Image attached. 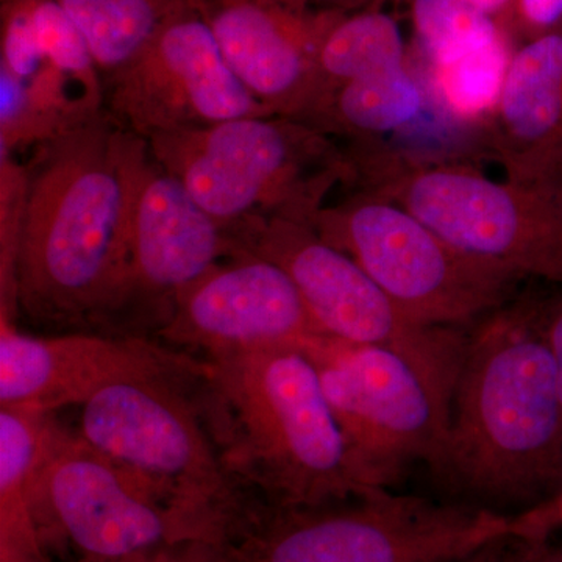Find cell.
<instances>
[{"label": "cell", "mask_w": 562, "mask_h": 562, "mask_svg": "<svg viewBox=\"0 0 562 562\" xmlns=\"http://www.w3.org/2000/svg\"><path fill=\"white\" fill-rule=\"evenodd\" d=\"M149 143L105 110L2 165V317L117 335Z\"/></svg>", "instance_id": "obj_1"}, {"label": "cell", "mask_w": 562, "mask_h": 562, "mask_svg": "<svg viewBox=\"0 0 562 562\" xmlns=\"http://www.w3.org/2000/svg\"><path fill=\"white\" fill-rule=\"evenodd\" d=\"M428 469L454 502L506 516L562 490V402L531 294L469 328Z\"/></svg>", "instance_id": "obj_2"}, {"label": "cell", "mask_w": 562, "mask_h": 562, "mask_svg": "<svg viewBox=\"0 0 562 562\" xmlns=\"http://www.w3.org/2000/svg\"><path fill=\"white\" fill-rule=\"evenodd\" d=\"M202 409L244 490L266 505L310 508L364 490L351 471L319 371L302 346L203 360Z\"/></svg>", "instance_id": "obj_3"}, {"label": "cell", "mask_w": 562, "mask_h": 562, "mask_svg": "<svg viewBox=\"0 0 562 562\" xmlns=\"http://www.w3.org/2000/svg\"><path fill=\"white\" fill-rule=\"evenodd\" d=\"M201 376L120 380L79 405L88 446L154 491L195 538L236 546L257 498L238 482L188 384Z\"/></svg>", "instance_id": "obj_4"}, {"label": "cell", "mask_w": 562, "mask_h": 562, "mask_svg": "<svg viewBox=\"0 0 562 562\" xmlns=\"http://www.w3.org/2000/svg\"><path fill=\"white\" fill-rule=\"evenodd\" d=\"M151 158L239 243L271 221L312 225L353 168L330 133L294 117L249 116L147 140Z\"/></svg>", "instance_id": "obj_5"}, {"label": "cell", "mask_w": 562, "mask_h": 562, "mask_svg": "<svg viewBox=\"0 0 562 562\" xmlns=\"http://www.w3.org/2000/svg\"><path fill=\"white\" fill-rule=\"evenodd\" d=\"M350 188L408 210L454 249L547 286H562L561 181L494 180L465 162L350 147Z\"/></svg>", "instance_id": "obj_6"}, {"label": "cell", "mask_w": 562, "mask_h": 562, "mask_svg": "<svg viewBox=\"0 0 562 562\" xmlns=\"http://www.w3.org/2000/svg\"><path fill=\"white\" fill-rule=\"evenodd\" d=\"M302 347L319 371L351 471L364 490H392L414 464L435 461L464 346L420 355L321 336Z\"/></svg>", "instance_id": "obj_7"}, {"label": "cell", "mask_w": 562, "mask_h": 562, "mask_svg": "<svg viewBox=\"0 0 562 562\" xmlns=\"http://www.w3.org/2000/svg\"><path fill=\"white\" fill-rule=\"evenodd\" d=\"M512 516L392 490L279 508L258 502L239 538L251 562H454L509 538Z\"/></svg>", "instance_id": "obj_8"}, {"label": "cell", "mask_w": 562, "mask_h": 562, "mask_svg": "<svg viewBox=\"0 0 562 562\" xmlns=\"http://www.w3.org/2000/svg\"><path fill=\"white\" fill-rule=\"evenodd\" d=\"M312 227L350 255L414 324L469 330L519 297V277L454 249L397 203L351 188Z\"/></svg>", "instance_id": "obj_9"}, {"label": "cell", "mask_w": 562, "mask_h": 562, "mask_svg": "<svg viewBox=\"0 0 562 562\" xmlns=\"http://www.w3.org/2000/svg\"><path fill=\"white\" fill-rule=\"evenodd\" d=\"M31 508L44 547L60 539L76 554L74 562L114 561L199 541L154 491L55 417L33 475Z\"/></svg>", "instance_id": "obj_10"}, {"label": "cell", "mask_w": 562, "mask_h": 562, "mask_svg": "<svg viewBox=\"0 0 562 562\" xmlns=\"http://www.w3.org/2000/svg\"><path fill=\"white\" fill-rule=\"evenodd\" d=\"M105 110L90 46L55 0H0V154L35 147Z\"/></svg>", "instance_id": "obj_11"}, {"label": "cell", "mask_w": 562, "mask_h": 562, "mask_svg": "<svg viewBox=\"0 0 562 562\" xmlns=\"http://www.w3.org/2000/svg\"><path fill=\"white\" fill-rule=\"evenodd\" d=\"M105 111L146 140L272 114L233 74L190 0L128 65L105 80Z\"/></svg>", "instance_id": "obj_12"}, {"label": "cell", "mask_w": 562, "mask_h": 562, "mask_svg": "<svg viewBox=\"0 0 562 562\" xmlns=\"http://www.w3.org/2000/svg\"><path fill=\"white\" fill-rule=\"evenodd\" d=\"M239 244L243 251L268 258L290 276L327 338L420 355L464 346L468 330L414 324L350 255L321 238L312 225L266 222L244 233Z\"/></svg>", "instance_id": "obj_13"}, {"label": "cell", "mask_w": 562, "mask_h": 562, "mask_svg": "<svg viewBox=\"0 0 562 562\" xmlns=\"http://www.w3.org/2000/svg\"><path fill=\"white\" fill-rule=\"evenodd\" d=\"M241 251L232 233L151 158L133 221L131 266L117 335L158 331L181 295Z\"/></svg>", "instance_id": "obj_14"}, {"label": "cell", "mask_w": 562, "mask_h": 562, "mask_svg": "<svg viewBox=\"0 0 562 562\" xmlns=\"http://www.w3.org/2000/svg\"><path fill=\"white\" fill-rule=\"evenodd\" d=\"M205 361L140 336H36L0 317V406L55 413L79 406L106 384L144 376H201Z\"/></svg>", "instance_id": "obj_15"}, {"label": "cell", "mask_w": 562, "mask_h": 562, "mask_svg": "<svg viewBox=\"0 0 562 562\" xmlns=\"http://www.w3.org/2000/svg\"><path fill=\"white\" fill-rule=\"evenodd\" d=\"M157 336L210 360L265 347L305 346L325 335L290 276L268 258L241 251L184 292Z\"/></svg>", "instance_id": "obj_16"}, {"label": "cell", "mask_w": 562, "mask_h": 562, "mask_svg": "<svg viewBox=\"0 0 562 562\" xmlns=\"http://www.w3.org/2000/svg\"><path fill=\"white\" fill-rule=\"evenodd\" d=\"M233 74L261 105L305 121L322 94L319 52L330 27L314 31L279 0H190Z\"/></svg>", "instance_id": "obj_17"}, {"label": "cell", "mask_w": 562, "mask_h": 562, "mask_svg": "<svg viewBox=\"0 0 562 562\" xmlns=\"http://www.w3.org/2000/svg\"><path fill=\"white\" fill-rule=\"evenodd\" d=\"M484 127L506 179L560 181L562 33H546L513 55L501 99Z\"/></svg>", "instance_id": "obj_18"}, {"label": "cell", "mask_w": 562, "mask_h": 562, "mask_svg": "<svg viewBox=\"0 0 562 562\" xmlns=\"http://www.w3.org/2000/svg\"><path fill=\"white\" fill-rule=\"evenodd\" d=\"M425 103L424 88L405 65L333 88L305 122L360 146L405 131L419 120Z\"/></svg>", "instance_id": "obj_19"}, {"label": "cell", "mask_w": 562, "mask_h": 562, "mask_svg": "<svg viewBox=\"0 0 562 562\" xmlns=\"http://www.w3.org/2000/svg\"><path fill=\"white\" fill-rule=\"evenodd\" d=\"M87 40L103 80L139 54L188 0H55Z\"/></svg>", "instance_id": "obj_20"}, {"label": "cell", "mask_w": 562, "mask_h": 562, "mask_svg": "<svg viewBox=\"0 0 562 562\" xmlns=\"http://www.w3.org/2000/svg\"><path fill=\"white\" fill-rule=\"evenodd\" d=\"M398 66H405V43L387 14H358L333 24L319 52V102L339 85Z\"/></svg>", "instance_id": "obj_21"}, {"label": "cell", "mask_w": 562, "mask_h": 562, "mask_svg": "<svg viewBox=\"0 0 562 562\" xmlns=\"http://www.w3.org/2000/svg\"><path fill=\"white\" fill-rule=\"evenodd\" d=\"M509 61L505 44L497 38L432 66V92L443 113L458 122L486 124L501 99Z\"/></svg>", "instance_id": "obj_22"}, {"label": "cell", "mask_w": 562, "mask_h": 562, "mask_svg": "<svg viewBox=\"0 0 562 562\" xmlns=\"http://www.w3.org/2000/svg\"><path fill=\"white\" fill-rule=\"evenodd\" d=\"M413 16L432 66L501 38L490 14L469 0H414Z\"/></svg>", "instance_id": "obj_23"}, {"label": "cell", "mask_w": 562, "mask_h": 562, "mask_svg": "<svg viewBox=\"0 0 562 562\" xmlns=\"http://www.w3.org/2000/svg\"><path fill=\"white\" fill-rule=\"evenodd\" d=\"M0 562H55L36 530L24 482L0 483Z\"/></svg>", "instance_id": "obj_24"}, {"label": "cell", "mask_w": 562, "mask_h": 562, "mask_svg": "<svg viewBox=\"0 0 562 562\" xmlns=\"http://www.w3.org/2000/svg\"><path fill=\"white\" fill-rule=\"evenodd\" d=\"M106 562H251L236 546L190 541L154 547Z\"/></svg>", "instance_id": "obj_25"}, {"label": "cell", "mask_w": 562, "mask_h": 562, "mask_svg": "<svg viewBox=\"0 0 562 562\" xmlns=\"http://www.w3.org/2000/svg\"><path fill=\"white\" fill-rule=\"evenodd\" d=\"M562 535V490L549 501L516 514L509 522V538L516 541H543Z\"/></svg>", "instance_id": "obj_26"}, {"label": "cell", "mask_w": 562, "mask_h": 562, "mask_svg": "<svg viewBox=\"0 0 562 562\" xmlns=\"http://www.w3.org/2000/svg\"><path fill=\"white\" fill-rule=\"evenodd\" d=\"M531 297L539 327L552 355L562 402V286H549V291L531 294Z\"/></svg>", "instance_id": "obj_27"}, {"label": "cell", "mask_w": 562, "mask_h": 562, "mask_svg": "<svg viewBox=\"0 0 562 562\" xmlns=\"http://www.w3.org/2000/svg\"><path fill=\"white\" fill-rule=\"evenodd\" d=\"M514 562H562V535L543 541H514Z\"/></svg>", "instance_id": "obj_28"}, {"label": "cell", "mask_w": 562, "mask_h": 562, "mask_svg": "<svg viewBox=\"0 0 562 562\" xmlns=\"http://www.w3.org/2000/svg\"><path fill=\"white\" fill-rule=\"evenodd\" d=\"M522 11L535 27H553L562 20V0H522Z\"/></svg>", "instance_id": "obj_29"}, {"label": "cell", "mask_w": 562, "mask_h": 562, "mask_svg": "<svg viewBox=\"0 0 562 562\" xmlns=\"http://www.w3.org/2000/svg\"><path fill=\"white\" fill-rule=\"evenodd\" d=\"M454 562H514L512 538L501 539Z\"/></svg>", "instance_id": "obj_30"}, {"label": "cell", "mask_w": 562, "mask_h": 562, "mask_svg": "<svg viewBox=\"0 0 562 562\" xmlns=\"http://www.w3.org/2000/svg\"><path fill=\"white\" fill-rule=\"evenodd\" d=\"M469 2L473 3L476 9L484 11V13L490 14L494 13V11L501 10L503 5H505L508 0H469Z\"/></svg>", "instance_id": "obj_31"}, {"label": "cell", "mask_w": 562, "mask_h": 562, "mask_svg": "<svg viewBox=\"0 0 562 562\" xmlns=\"http://www.w3.org/2000/svg\"><path fill=\"white\" fill-rule=\"evenodd\" d=\"M316 2H335V0H316Z\"/></svg>", "instance_id": "obj_32"}, {"label": "cell", "mask_w": 562, "mask_h": 562, "mask_svg": "<svg viewBox=\"0 0 562 562\" xmlns=\"http://www.w3.org/2000/svg\"><path fill=\"white\" fill-rule=\"evenodd\" d=\"M560 181H561V184H562V166H561V169H560Z\"/></svg>", "instance_id": "obj_33"}]
</instances>
